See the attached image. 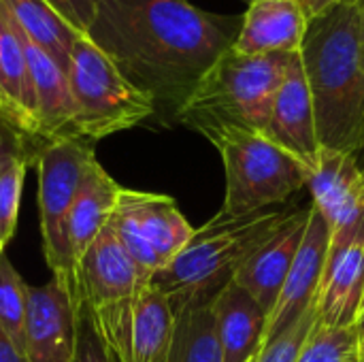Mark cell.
I'll return each mask as SVG.
<instances>
[{
  "label": "cell",
  "instance_id": "obj_17",
  "mask_svg": "<svg viewBox=\"0 0 364 362\" xmlns=\"http://www.w3.org/2000/svg\"><path fill=\"white\" fill-rule=\"evenodd\" d=\"M21 38L34 92V119L38 137L47 141L75 137V105L66 73L41 47H36L23 34Z\"/></svg>",
  "mask_w": 364,
  "mask_h": 362
},
{
  "label": "cell",
  "instance_id": "obj_4",
  "mask_svg": "<svg viewBox=\"0 0 364 362\" xmlns=\"http://www.w3.org/2000/svg\"><path fill=\"white\" fill-rule=\"evenodd\" d=\"M292 58L294 53L247 55L226 49L194 85L175 119L200 134L224 128L264 132Z\"/></svg>",
  "mask_w": 364,
  "mask_h": 362
},
{
  "label": "cell",
  "instance_id": "obj_10",
  "mask_svg": "<svg viewBox=\"0 0 364 362\" xmlns=\"http://www.w3.org/2000/svg\"><path fill=\"white\" fill-rule=\"evenodd\" d=\"M307 188L331 239L352 233L364 222V171L358 156L322 147Z\"/></svg>",
  "mask_w": 364,
  "mask_h": 362
},
{
  "label": "cell",
  "instance_id": "obj_1",
  "mask_svg": "<svg viewBox=\"0 0 364 362\" xmlns=\"http://www.w3.org/2000/svg\"><path fill=\"white\" fill-rule=\"evenodd\" d=\"M85 36L160 109L177 115L200 77L235 45L243 15L188 0H94Z\"/></svg>",
  "mask_w": 364,
  "mask_h": 362
},
{
  "label": "cell",
  "instance_id": "obj_18",
  "mask_svg": "<svg viewBox=\"0 0 364 362\" xmlns=\"http://www.w3.org/2000/svg\"><path fill=\"white\" fill-rule=\"evenodd\" d=\"M211 312L224 362H247L262 344L267 314L239 284L228 282L213 299Z\"/></svg>",
  "mask_w": 364,
  "mask_h": 362
},
{
  "label": "cell",
  "instance_id": "obj_25",
  "mask_svg": "<svg viewBox=\"0 0 364 362\" xmlns=\"http://www.w3.org/2000/svg\"><path fill=\"white\" fill-rule=\"evenodd\" d=\"M299 362H363L356 329L314 326Z\"/></svg>",
  "mask_w": 364,
  "mask_h": 362
},
{
  "label": "cell",
  "instance_id": "obj_38",
  "mask_svg": "<svg viewBox=\"0 0 364 362\" xmlns=\"http://www.w3.org/2000/svg\"><path fill=\"white\" fill-rule=\"evenodd\" d=\"M247 2H250V0H247Z\"/></svg>",
  "mask_w": 364,
  "mask_h": 362
},
{
  "label": "cell",
  "instance_id": "obj_40",
  "mask_svg": "<svg viewBox=\"0 0 364 362\" xmlns=\"http://www.w3.org/2000/svg\"><path fill=\"white\" fill-rule=\"evenodd\" d=\"M363 169H364V166H363Z\"/></svg>",
  "mask_w": 364,
  "mask_h": 362
},
{
  "label": "cell",
  "instance_id": "obj_29",
  "mask_svg": "<svg viewBox=\"0 0 364 362\" xmlns=\"http://www.w3.org/2000/svg\"><path fill=\"white\" fill-rule=\"evenodd\" d=\"M73 362H115L113 354L107 350L102 337L94 329L92 318L79 305V320H77V348Z\"/></svg>",
  "mask_w": 364,
  "mask_h": 362
},
{
  "label": "cell",
  "instance_id": "obj_35",
  "mask_svg": "<svg viewBox=\"0 0 364 362\" xmlns=\"http://www.w3.org/2000/svg\"><path fill=\"white\" fill-rule=\"evenodd\" d=\"M4 247H6V241H4V237L0 235V256L4 254Z\"/></svg>",
  "mask_w": 364,
  "mask_h": 362
},
{
  "label": "cell",
  "instance_id": "obj_24",
  "mask_svg": "<svg viewBox=\"0 0 364 362\" xmlns=\"http://www.w3.org/2000/svg\"><path fill=\"white\" fill-rule=\"evenodd\" d=\"M28 284L4 254L0 256V326L23 352V320H26Z\"/></svg>",
  "mask_w": 364,
  "mask_h": 362
},
{
  "label": "cell",
  "instance_id": "obj_9",
  "mask_svg": "<svg viewBox=\"0 0 364 362\" xmlns=\"http://www.w3.org/2000/svg\"><path fill=\"white\" fill-rule=\"evenodd\" d=\"M79 303L58 284L28 286L23 320L26 362H73Z\"/></svg>",
  "mask_w": 364,
  "mask_h": 362
},
{
  "label": "cell",
  "instance_id": "obj_26",
  "mask_svg": "<svg viewBox=\"0 0 364 362\" xmlns=\"http://www.w3.org/2000/svg\"><path fill=\"white\" fill-rule=\"evenodd\" d=\"M32 164L23 156H13L0 164V235L9 243L17 228L26 169Z\"/></svg>",
  "mask_w": 364,
  "mask_h": 362
},
{
  "label": "cell",
  "instance_id": "obj_30",
  "mask_svg": "<svg viewBox=\"0 0 364 362\" xmlns=\"http://www.w3.org/2000/svg\"><path fill=\"white\" fill-rule=\"evenodd\" d=\"M49 6H53L73 28H77L81 34L87 32L90 23L96 15L94 0H45Z\"/></svg>",
  "mask_w": 364,
  "mask_h": 362
},
{
  "label": "cell",
  "instance_id": "obj_20",
  "mask_svg": "<svg viewBox=\"0 0 364 362\" xmlns=\"http://www.w3.org/2000/svg\"><path fill=\"white\" fill-rule=\"evenodd\" d=\"M175 326L177 314L171 301L149 284L134 307L128 362H166Z\"/></svg>",
  "mask_w": 364,
  "mask_h": 362
},
{
  "label": "cell",
  "instance_id": "obj_21",
  "mask_svg": "<svg viewBox=\"0 0 364 362\" xmlns=\"http://www.w3.org/2000/svg\"><path fill=\"white\" fill-rule=\"evenodd\" d=\"M21 34L41 47L66 73L70 51L83 36L45 0H2Z\"/></svg>",
  "mask_w": 364,
  "mask_h": 362
},
{
  "label": "cell",
  "instance_id": "obj_27",
  "mask_svg": "<svg viewBox=\"0 0 364 362\" xmlns=\"http://www.w3.org/2000/svg\"><path fill=\"white\" fill-rule=\"evenodd\" d=\"M316 326V305L292 326L279 333L269 344H262L254 362H299V356Z\"/></svg>",
  "mask_w": 364,
  "mask_h": 362
},
{
  "label": "cell",
  "instance_id": "obj_31",
  "mask_svg": "<svg viewBox=\"0 0 364 362\" xmlns=\"http://www.w3.org/2000/svg\"><path fill=\"white\" fill-rule=\"evenodd\" d=\"M0 362H26L23 352L13 344V339L0 326Z\"/></svg>",
  "mask_w": 364,
  "mask_h": 362
},
{
  "label": "cell",
  "instance_id": "obj_8",
  "mask_svg": "<svg viewBox=\"0 0 364 362\" xmlns=\"http://www.w3.org/2000/svg\"><path fill=\"white\" fill-rule=\"evenodd\" d=\"M94 160V143L77 137L51 139L36 156L43 254L53 275L51 280L79 305L81 301L68 252V215Z\"/></svg>",
  "mask_w": 364,
  "mask_h": 362
},
{
  "label": "cell",
  "instance_id": "obj_23",
  "mask_svg": "<svg viewBox=\"0 0 364 362\" xmlns=\"http://www.w3.org/2000/svg\"><path fill=\"white\" fill-rule=\"evenodd\" d=\"M0 83L6 98L30 119V124L36 130V119H34L36 107H34V92L28 75V64H26L23 38L17 23L11 19L6 6L2 4V0H0Z\"/></svg>",
  "mask_w": 364,
  "mask_h": 362
},
{
  "label": "cell",
  "instance_id": "obj_34",
  "mask_svg": "<svg viewBox=\"0 0 364 362\" xmlns=\"http://www.w3.org/2000/svg\"><path fill=\"white\" fill-rule=\"evenodd\" d=\"M358 15H360V47H363L364 60V0H358Z\"/></svg>",
  "mask_w": 364,
  "mask_h": 362
},
{
  "label": "cell",
  "instance_id": "obj_22",
  "mask_svg": "<svg viewBox=\"0 0 364 362\" xmlns=\"http://www.w3.org/2000/svg\"><path fill=\"white\" fill-rule=\"evenodd\" d=\"M166 362H224L211 301L177 312V326Z\"/></svg>",
  "mask_w": 364,
  "mask_h": 362
},
{
  "label": "cell",
  "instance_id": "obj_39",
  "mask_svg": "<svg viewBox=\"0 0 364 362\" xmlns=\"http://www.w3.org/2000/svg\"><path fill=\"white\" fill-rule=\"evenodd\" d=\"M363 171H364V169H363Z\"/></svg>",
  "mask_w": 364,
  "mask_h": 362
},
{
  "label": "cell",
  "instance_id": "obj_2",
  "mask_svg": "<svg viewBox=\"0 0 364 362\" xmlns=\"http://www.w3.org/2000/svg\"><path fill=\"white\" fill-rule=\"evenodd\" d=\"M320 145L358 156L364 151V60L358 0L314 15L301 45Z\"/></svg>",
  "mask_w": 364,
  "mask_h": 362
},
{
  "label": "cell",
  "instance_id": "obj_15",
  "mask_svg": "<svg viewBox=\"0 0 364 362\" xmlns=\"http://www.w3.org/2000/svg\"><path fill=\"white\" fill-rule=\"evenodd\" d=\"M307 26L301 0H250L232 49L247 55L299 53Z\"/></svg>",
  "mask_w": 364,
  "mask_h": 362
},
{
  "label": "cell",
  "instance_id": "obj_5",
  "mask_svg": "<svg viewBox=\"0 0 364 362\" xmlns=\"http://www.w3.org/2000/svg\"><path fill=\"white\" fill-rule=\"evenodd\" d=\"M222 156L226 194L220 211L247 215L286 203L307 186L309 171L262 132L224 128L203 134Z\"/></svg>",
  "mask_w": 364,
  "mask_h": 362
},
{
  "label": "cell",
  "instance_id": "obj_3",
  "mask_svg": "<svg viewBox=\"0 0 364 362\" xmlns=\"http://www.w3.org/2000/svg\"><path fill=\"white\" fill-rule=\"evenodd\" d=\"M290 213L282 207L247 215L220 211L194 230L188 245L151 277V286L171 301L175 314L192 303L211 301L232 282L245 260L282 228Z\"/></svg>",
  "mask_w": 364,
  "mask_h": 362
},
{
  "label": "cell",
  "instance_id": "obj_13",
  "mask_svg": "<svg viewBox=\"0 0 364 362\" xmlns=\"http://www.w3.org/2000/svg\"><path fill=\"white\" fill-rule=\"evenodd\" d=\"M262 134L305 164L307 171L314 169L322 145L318 139L314 102L299 53H294L286 77L275 92L271 115Z\"/></svg>",
  "mask_w": 364,
  "mask_h": 362
},
{
  "label": "cell",
  "instance_id": "obj_19",
  "mask_svg": "<svg viewBox=\"0 0 364 362\" xmlns=\"http://www.w3.org/2000/svg\"><path fill=\"white\" fill-rule=\"evenodd\" d=\"M119 190L122 186L102 169L98 160H94L68 215V252L75 280L85 252L102 233V228L111 222L117 207Z\"/></svg>",
  "mask_w": 364,
  "mask_h": 362
},
{
  "label": "cell",
  "instance_id": "obj_11",
  "mask_svg": "<svg viewBox=\"0 0 364 362\" xmlns=\"http://www.w3.org/2000/svg\"><path fill=\"white\" fill-rule=\"evenodd\" d=\"M328 245H331L328 226H326L324 218L318 213V209L311 205L303 241H301L294 262L286 275V282L282 286L277 303L267 318L262 344H269L271 339H275L279 333H284L288 326H292L299 318H303L316 305Z\"/></svg>",
  "mask_w": 364,
  "mask_h": 362
},
{
  "label": "cell",
  "instance_id": "obj_16",
  "mask_svg": "<svg viewBox=\"0 0 364 362\" xmlns=\"http://www.w3.org/2000/svg\"><path fill=\"white\" fill-rule=\"evenodd\" d=\"M117 209L130 215L149 247L160 258L162 269L188 245L196 230L183 218L175 198L166 194L141 192L122 186L117 196Z\"/></svg>",
  "mask_w": 364,
  "mask_h": 362
},
{
  "label": "cell",
  "instance_id": "obj_37",
  "mask_svg": "<svg viewBox=\"0 0 364 362\" xmlns=\"http://www.w3.org/2000/svg\"><path fill=\"white\" fill-rule=\"evenodd\" d=\"M243 2H247V0H243Z\"/></svg>",
  "mask_w": 364,
  "mask_h": 362
},
{
  "label": "cell",
  "instance_id": "obj_28",
  "mask_svg": "<svg viewBox=\"0 0 364 362\" xmlns=\"http://www.w3.org/2000/svg\"><path fill=\"white\" fill-rule=\"evenodd\" d=\"M45 143L47 139L26 132L23 128H19L17 124H13L9 117L0 113V164L13 156H23L34 164Z\"/></svg>",
  "mask_w": 364,
  "mask_h": 362
},
{
  "label": "cell",
  "instance_id": "obj_33",
  "mask_svg": "<svg viewBox=\"0 0 364 362\" xmlns=\"http://www.w3.org/2000/svg\"><path fill=\"white\" fill-rule=\"evenodd\" d=\"M354 329H356V335H358V348H360V361L364 362V292H363V299H360V307H358V316H356V322H354Z\"/></svg>",
  "mask_w": 364,
  "mask_h": 362
},
{
  "label": "cell",
  "instance_id": "obj_6",
  "mask_svg": "<svg viewBox=\"0 0 364 362\" xmlns=\"http://www.w3.org/2000/svg\"><path fill=\"white\" fill-rule=\"evenodd\" d=\"M151 275L132 262L111 222L85 252L79 271V301L115 362H128L130 329L136 301Z\"/></svg>",
  "mask_w": 364,
  "mask_h": 362
},
{
  "label": "cell",
  "instance_id": "obj_32",
  "mask_svg": "<svg viewBox=\"0 0 364 362\" xmlns=\"http://www.w3.org/2000/svg\"><path fill=\"white\" fill-rule=\"evenodd\" d=\"M301 2H303V6H305V11H307L309 19H311L314 15L326 11L328 6H333V4H337V2H343V0H301Z\"/></svg>",
  "mask_w": 364,
  "mask_h": 362
},
{
  "label": "cell",
  "instance_id": "obj_7",
  "mask_svg": "<svg viewBox=\"0 0 364 362\" xmlns=\"http://www.w3.org/2000/svg\"><path fill=\"white\" fill-rule=\"evenodd\" d=\"M66 77L75 105L77 139L96 143L134 128L156 113V102L132 85L85 34L70 51Z\"/></svg>",
  "mask_w": 364,
  "mask_h": 362
},
{
  "label": "cell",
  "instance_id": "obj_14",
  "mask_svg": "<svg viewBox=\"0 0 364 362\" xmlns=\"http://www.w3.org/2000/svg\"><path fill=\"white\" fill-rule=\"evenodd\" d=\"M307 215L309 207L292 209L282 228L262 247H258L232 277L235 284H239L245 292H250L256 299L267 318L277 303L286 275L303 241Z\"/></svg>",
  "mask_w": 364,
  "mask_h": 362
},
{
  "label": "cell",
  "instance_id": "obj_36",
  "mask_svg": "<svg viewBox=\"0 0 364 362\" xmlns=\"http://www.w3.org/2000/svg\"><path fill=\"white\" fill-rule=\"evenodd\" d=\"M254 361H256V356H254V358H250V361H247V362H254Z\"/></svg>",
  "mask_w": 364,
  "mask_h": 362
},
{
  "label": "cell",
  "instance_id": "obj_12",
  "mask_svg": "<svg viewBox=\"0 0 364 362\" xmlns=\"http://www.w3.org/2000/svg\"><path fill=\"white\" fill-rule=\"evenodd\" d=\"M364 292V222L352 233L331 239L316 297V324L350 329Z\"/></svg>",
  "mask_w": 364,
  "mask_h": 362
}]
</instances>
